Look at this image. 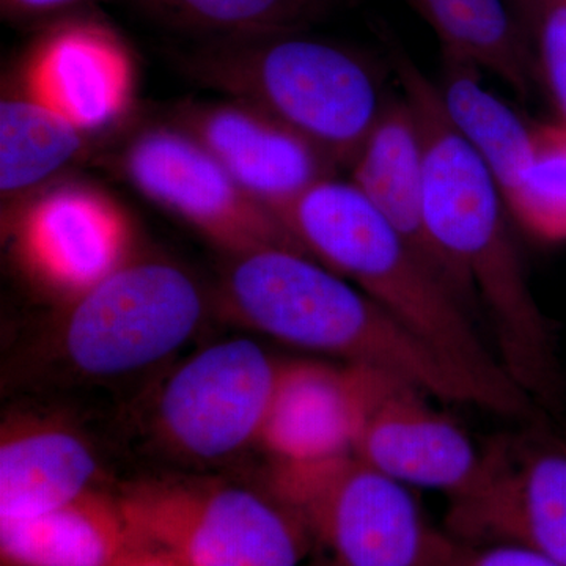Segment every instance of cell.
<instances>
[{"label":"cell","instance_id":"obj_1","mask_svg":"<svg viewBox=\"0 0 566 566\" xmlns=\"http://www.w3.org/2000/svg\"><path fill=\"white\" fill-rule=\"evenodd\" d=\"M378 35L422 139L431 240L475 307L485 308L506 375L532 403L557 409L565 390L553 327L528 285L501 189L450 120L438 84L385 22Z\"/></svg>","mask_w":566,"mask_h":566},{"label":"cell","instance_id":"obj_2","mask_svg":"<svg viewBox=\"0 0 566 566\" xmlns=\"http://www.w3.org/2000/svg\"><path fill=\"white\" fill-rule=\"evenodd\" d=\"M282 222L304 253L359 286L485 397L488 411L528 420L535 405L506 375L474 312L352 180L323 178Z\"/></svg>","mask_w":566,"mask_h":566},{"label":"cell","instance_id":"obj_3","mask_svg":"<svg viewBox=\"0 0 566 566\" xmlns=\"http://www.w3.org/2000/svg\"><path fill=\"white\" fill-rule=\"evenodd\" d=\"M223 314L283 344L415 382L436 400L485 397L359 286L303 252L271 248L229 256L219 285Z\"/></svg>","mask_w":566,"mask_h":566},{"label":"cell","instance_id":"obj_4","mask_svg":"<svg viewBox=\"0 0 566 566\" xmlns=\"http://www.w3.org/2000/svg\"><path fill=\"white\" fill-rule=\"evenodd\" d=\"M180 62L192 80L289 126L335 169L352 167L387 104L370 59L307 32L205 40Z\"/></svg>","mask_w":566,"mask_h":566},{"label":"cell","instance_id":"obj_5","mask_svg":"<svg viewBox=\"0 0 566 566\" xmlns=\"http://www.w3.org/2000/svg\"><path fill=\"white\" fill-rule=\"evenodd\" d=\"M268 493L301 521L331 566H449L457 539L423 515L412 488L359 457L274 461Z\"/></svg>","mask_w":566,"mask_h":566},{"label":"cell","instance_id":"obj_6","mask_svg":"<svg viewBox=\"0 0 566 566\" xmlns=\"http://www.w3.org/2000/svg\"><path fill=\"white\" fill-rule=\"evenodd\" d=\"M142 545L189 566H301L312 542L273 495L243 488L147 483L120 497Z\"/></svg>","mask_w":566,"mask_h":566},{"label":"cell","instance_id":"obj_7","mask_svg":"<svg viewBox=\"0 0 566 566\" xmlns=\"http://www.w3.org/2000/svg\"><path fill=\"white\" fill-rule=\"evenodd\" d=\"M205 312L207 297L188 271L136 255L65 304L63 352L85 374H128L177 352Z\"/></svg>","mask_w":566,"mask_h":566},{"label":"cell","instance_id":"obj_8","mask_svg":"<svg viewBox=\"0 0 566 566\" xmlns=\"http://www.w3.org/2000/svg\"><path fill=\"white\" fill-rule=\"evenodd\" d=\"M447 534L461 545L520 546L566 566V442L539 424L495 436L474 479L449 499Z\"/></svg>","mask_w":566,"mask_h":566},{"label":"cell","instance_id":"obj_9","mask_svg":"<svg viewBox=\"0 0 566 566\" xmlns=\"http://www.w3.org/2000/svg\"><path fill=\"white\" fill-rule=\"evenodd\" d=\"M115 164L136 191L229 256L271 248L304 253L285 223L249 196L203 145L174 123L134 132Z\"/></svg>","mask_w":566,"mask_h":566},{"label":"cell","instance_id":"obj_10","mask_svg":"<svg viewBox=\"0 0 566 566\" xmlns=\"http://www.w3.org/2000/svg\"><path fill=\"white\" fill-rule=\"evenodd\" d=\"M2 226L22 273L65 304L136 256L128 212L87 182H52Z\"/></svg>","mask_w":566,"mask_h":566},{"label":"cell","instance_id":"obj_11","mask_svg":"<svg viewBox=\"0 0 566 566\" xmlns=\"http://www.w3.org/2000/svg\"><path fill=\"white\" fill-rule=\"evenodd\" d=\"M281 363L248 338L208 346L164 387L159 417L182 452L221 458L259 442Z\"/></svg>","mask_w":566,"mask_h":566},{"label":"cell","instance_id":"obj_12","mask_svg":"<svg viewBox=\"0 0 566 566\" xmlns=\"http://www.w3.org/2000/svg\"><path fill=\"white\" fill-rule=\"evenodd\" d=\"M415 382L363 365V412L354 455L397 482L447 499L474 479L482 449Z\"/></svg>","mask_w":566,"mask_h":566},{"label":"cell","instance_id":"obj_13","mask_svg":"<svg viewBox=\"0 0 566 566\" xmlns=\"http://www.w3.org/2000/svg\"><path fill=\"white\" fill-rule=\"evenodd\" d=\"M14 76L95 139L120 128L136 102L133 51L109 24L77 13L50 22Z\"/></svg>","mask_w":566,"mask_h":566},{"label":"cell","instance_id":"obj_14","mask_svg":"<svg viewBox=\"0 0 566 566\" xmlns=\"http://www.w3.org/2000/svg\"><path fill=\"white\" fill-rule=\"evenodd\" d=\"M169 122L203 145L249 196L279 219L301 193L337 170L311 142L238 99L182 103Z\"/></svg>","mask_w":566,"mask_h":566},{"label":"cell","instance_id":"obj_15","mask_svg":"<svg viewBox=\"0 0 566 566\" xmlns=\"http://www.w3.org/2000/svg\"><path fill=\"white\" fill-rule=\"evenodd\" d=\"M360 412L363 365L283 363L259 444L281 463L349 455Z\"/></svg>","mask_w":566,"mask_h":566},{"label":"cell","instance_id":"obj_16","mask_svg":"<svg viewBox=\"0 0 566 566\" xmlns=\"http://www.w3.org/2000/svg\"><path fill=\"white\" fill-rule=\"evenodd\" d=\"M349 170V180L474 312L475 304L428 232L422 139L403 96L387 102Z\"/></svg>","mask_w":566,"mask_h":566},{"label":"cell","instance_id":"obj_17","mask_svg":"<svg viewBox=\"0 0 566 566\" xmlns=\"http://www.w3.org/2000/svg\"><path fill=\"white\" fill-rule=\"evenodd\" d=\"M136 546L120 499L93 490L43 515L0 521L3 566H118Z\"/></svg>","mask_w":566,"mask_h":566},{"label":"cell","instance_id":"obj_18","mask_svg":"<svg viewBox=\"0 0 566 566\" xmlns=\"http://www.w3.org/2000/svg\"><path fill=\"white\" fill-rule=\"evenodd\" d=\"M91 134L33 96L17 76L0 99L2 219L43 191L91 151Z\"/></svg>","mask_w":566,"mask_h":566},{"label":"cell","instance_id":"obj_19","mask_svg":"<svg viewBox=\"0 0 566 566\" xmlns=\"http://www.w3.org/2000/svg\"><path fill=\"white\" fill-rule=\"evenodd\" d=\"M95 457L63 428L29 424L3 431L0 442V521L25 520L69 504L96 474Z\"/></svg>","mask_w":566,"mask_h":566},{"label":"cell","instance_id":"obj_20","mask_svg":"<svg viewBox=\"0 0 566 566\" xmlns=\"http://www.w3.org/2000/svg\"><path fill=\"white\" fill-rule=\"evenodd\" d=\"M474 63L442 54L438 88L458 133L485 163L504 202L523 181L535 148V126H528L509 104L486 91Z\"/></svg>","mask_w":566,"mask_h":566},{"label":"cell","instance_id":"obj_21","mask_svg":"<svg viewBox=\"0 0 566 566\" xmlns=\"http://www.w3.org/2000/svg\"><path fill=\"white\" fill-rule=\"evenodd\" d=\"M433 29L442 54L490 71L520 95L535 80L534 46L506 0H411Z\"/></svg>","mask_w":566,"mask_h":566},{"label":"cell","instance_id":"obj_22","mask_svg":"<svg viewBox=\"0 0 566 566\" xmlns=\"http://www.w3.org/2000/svg\"><path fill=\"white\" fill-rule=\"evenodd\" d=\"M155 20L211 39L307 32L335 0H134Z\"/></svg>","mask_w":566,"mask_h":566},{"label":"cell","instance_id":"obj_23","mask_svg":"<svg viewBox=\"0 0 566 566\" xmlns=\"http://www.w3.org/2000/svg\"><path fill=\"white\" fill-rule=\"evenodd\" d=\"M524 229L547 241L566 240V125L535 126V148L523 181L505 200Z\"/></svg>","mask_w":566,"mask_h":566},{"label":"cell","instance_id":"obj_24","mask_svg":"<svg viewBox=\"0 0 566 566\" xmlns=\"http://www.w3.org/2000/svg\"><path fill=\"white\" fill-rule=\"evenodd\" d=\"M536 71L566 125V0H543L532 33Z\"/></svg>","mask_w":566,"mask_h":566},{"label":"cell","instance_id":"obj_25","mask_svg":"<svg viewBox=\"0 0 566 566\" xmlns=\"http://www.w3.org/2000/svg\"><path fill=\"white\" fill-rule=\"evenodd\" d=\"M449 566H557L539 554L520 546H471L458 543Z\"/></svg>","mask_w":566,"mask_h":566},{"label":"cell","instance_id":"obj_26","mask_svg":"<svg viewBox=\"0 0 566 566\" xmlns=\"http://www.w3.org/2000/svg\"><path fill=\"white\" fill-rule=\"evenodd\" d=\"M95 0H0L3 17L14 22H50L76 14Z\"/></svg>","mask_w":566,"mask_h":566},{"label":"cell","instance_id":"obj_27","mask_svg":"<svg viewBox=\"0 0 566 566\" xmlns=\"http://www.w3.org/2000/svg\"><path fill=\"white\" fill-rule=\"evenodd\" d=\"M118 566H189L181 558L167 553V551L159 549L148 545L134 547L132 553L125 557Z\"/></svg>","mask_w":566,"mask_h":566},{"label":"cell","instance_id":"obj_28","mask_svg":"<svg viewBox=\"0 0 566 566\" xmlns=\"http://www.w3.org/2000/svg\"><path fill=\"white\" fill-rule=\"evenodd\" d=\"M405 3H408L409 7H411V0H403Z\"/></svg>","mask_w":566,"mask_h":566},{"label":"cell","instance_id":"obj_29","mask_svg":"<svg viewBox=\"0 0 566 566\" xmlns=\"http://www.w3.org/2000/svg\"><path fill=\"white\" fill-rule=\"evenodd\" d=\"M538 2H539V7H542V2H543V0H538Z\"/></svg>","mask_w":566,"mask_h":566}]
</instances>
